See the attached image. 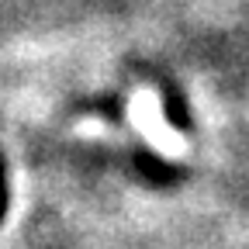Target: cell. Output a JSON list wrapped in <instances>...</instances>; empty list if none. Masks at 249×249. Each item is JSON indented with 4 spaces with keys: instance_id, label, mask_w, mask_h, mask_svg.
Segmentation results:
<instances>
[{
    "instance_id": "cell-1",
    "label": "cell",
    "mask_w": 249,
    "mask_h": 249,
    "mask_svg": "<svg viewBox=\"0 0 249 249\" xmlns=\"http://www.w3.org/2000/svg\"><path fill=\"white\" fill-rule=\"evenodd\" d=\"M128 121L132 128L163 156V160H183L187 156V139L173 128L163 114V101L152 87H135L128 97Z\"/></svg>"
},
{
    "instance_id": "cell-2",
    "label": "cell",
    "mask_w": 249,
    "mask_h": 249,
    "mask_svg": "<svg viewBox=\"0 0 249 249\" xmlns=\"http://www.w3.org/2000/svg\"><path fill=\"white\" fill-rule=\"evenodd\" d=\"M90 132H97V135H107V128L101 121H83V124H76V135H90Z\"/></svg>"
}]
</instances>
